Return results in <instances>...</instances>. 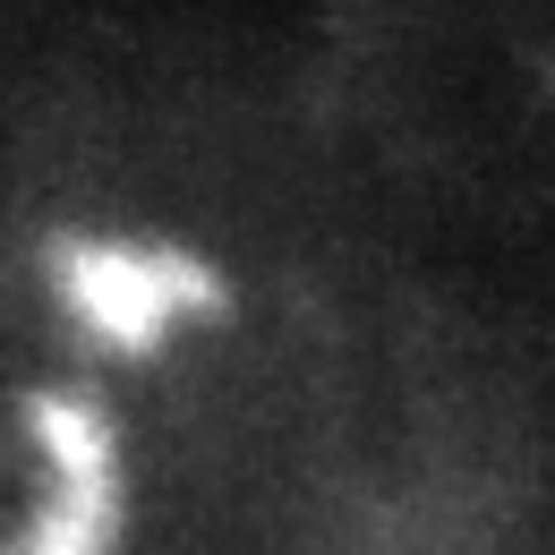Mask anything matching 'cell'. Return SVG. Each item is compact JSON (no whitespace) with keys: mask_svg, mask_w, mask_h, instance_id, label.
Returning a JSON list of instances; mask_svg holds the SVG:
<instances>
[{"mask_svg":"<svg viewBox=\"0 0 555 555\" xmlns=\"http://www.w3.org/2000/svg\"><path fill=\"white\" fill-rule=\"evenodd\" d=\"M26 453L35 495L9 521L0 555H120L129 539V444L94 385H35L26 393Z\"/></svg>","mask_w":555,"mask_h":555,"instance_id":"obj_2","label":"cell"},{"mask_svg":"<svg viewBox=\"0 0 555 555\" xmlns=\"http://www.w3.org/2000/svg\"><path fill=\"white\" fill-rule=\"evenodd\" d=\"M35 274H43L52 317L69 325V343L112 367H145L231 317V274L171 231L61 222V231H43Z\"/></svg>","mask_w":555,"mask_h":555,"instance_id":"obj_1","label":"cell"}]
</instances>
